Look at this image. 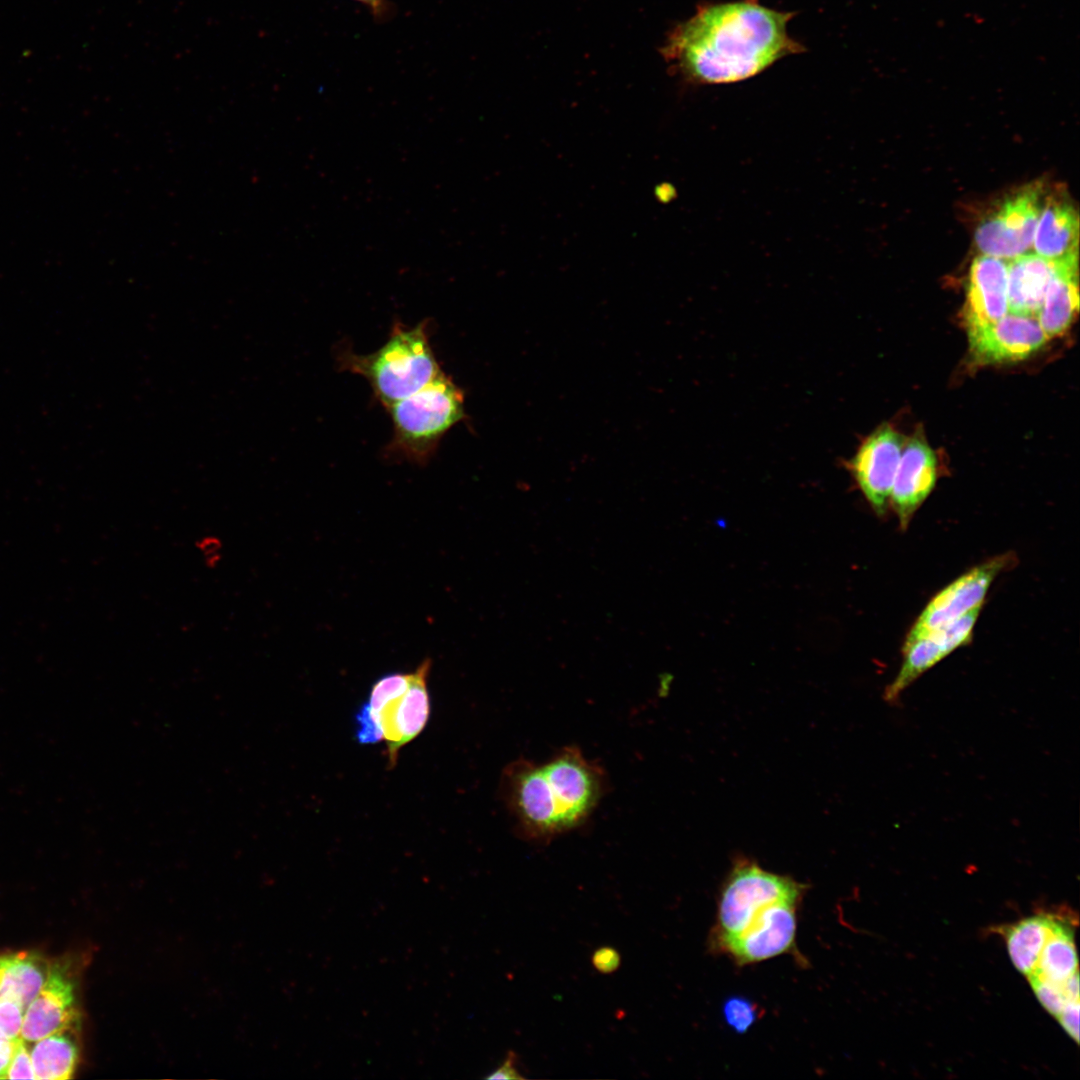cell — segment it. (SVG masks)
Listing matches in <instances>:
<instances>
[{
  "instance_id": "obj_18",
  "label": "cell",
  "mask_w": 1080,
  "mask_h": 1080,
  "mask_svg": "<svg viewBox=\"0 0 1080 1080\" xmlns=\"http://www.w3.org/2000/svg\"><path fill=\"white\" fill-rule=\"evenodd\" d=\"M1078 260L1058 262L1036 319L1049 338L1063 334L1079 308Z\"/></svg>"
},
{
  "instance_id": "obj_10",
  "label": "cell",
  "mask_w": 1080,
  "mask_h": 1080,
  "mask_svg": "<svg viewBox=\"0 0 1080 1080\" xmlns=\"http://www.w3.org/2000/svg\"><path fill=\"white\" fill-rule=\"evenodd\" d=\"M966 328L970 354L982 365L1024 360L1048 340L1035 317L1011 312L995 322Z\"/></svg>"
},
{
  "instance_id": "obj_31",
  "label": "cell",
  "mask_w": 1080,
  "mask_h": 1080,
  "mask_svg": "<svg viewBox=\"0 0 1080 1080\" xmlns=\"http://www.w3.org/2000/svg\"><path fill=\"white\" fill-rule=\"evenodd\" d=\"M368 7L374 20L378 23L387 22L395 13V7L389 0H355Z\"/></svg>"
},
{
  "instance_id": "obj_12",
  "label": "cell",
  "mask_w": 1080,
  "mask_h": 1080,
  "mask_svg": "<svg viewBox=\"0 0 1080 1080\" xmlns=\"http://www.w3.org/2000/svg\"><path fill=\"white\" fill-rule=\"evenodd\" d=\"M903 450V438L889 425L871 433L859 446L848 466L874 512L883 516Z\"/></svg>"
},
{
  "instance_id": "obj_8",
  "label": "cell",
  "mask_w": 1080,
  "mask_h": 1080,
  "mask_svg": "<svg viewBox=\"0 0 1080 1080\" xmlns=\"http://www.w3.org/2000/svg\"><path fill=\"white\" fill-rule=\"evenodd\" d=\"M1015 557L998 555L985 561L940 590L924 607L906 636L905 642L919 638L946 625L976 608H982L996 577L1012 565Z\"/></svg>"
},
{
  "instance_id": "obj_11",
  "label": "cell",
  "mask_w": 1080,
  "mask_h": 1080,
  "mask_svg": "<svg viewBox=\"0 0 1080 1080\" xmlns=\"http://www.w3.org/2000/svg\"><path fill=\"white\" fill-rule=\"evenodd\" d=\"M80 1014L70 966L50 963L46 980L24 1011L21 1039L36 1042L53 1033L78 1029Z\"/></svg>"
},
{
  "instance_id": "obj_25",
  "label": "cell",
  "mask_w": 1080,
  "mask_h": 1080,
  "mask_svg": "<svg viewBox=\"0 0 1080 1080\" xmlns=\"http://www.w3.org/2000/svg\"><path fill=\"white\" fill-rule=\"evenodd\" d=\"M25 1009L7 996H0V1037L16 1042L21 1039Z\"/></svg>"
},
{
  "instance_id": "obj_30",
  "label": "cell",
  "mask_w": 1080,
  "mask_h": 1080,
  "mask_svg": "<svg viewBox=\"0 0 1080 1080\" xmlns=\"http://www.w3.org/2000/svg\"><path fill=\"white\" fill-rule=\"evenodd\" d=\"M518 1057L517 1054L510 1050L507 1052L506 1058L501 1065L491 1072L487 1079H525L526 1077L521 1074L517 1067Z\"/></svg>"
},
{
  "instance_id": "obj_2",
  "label": "cell",
  "mask_w": 1080,
  "mask_h": 1080,
  "mask_svg": "<svg viewBox=\"0 0 1080 1080\" xmlns=\"http://www.w3.org/2000/svg\"><path fill=\"white\" fill-rule=\"evenodd\" d=\"M605 786L602 768L568 746L543 764L511 762L504 769L501 793L520 836L544 843L582 824Z\"/></svg>"
},
{
  "instance_id": "obj_1",
  "label": "cell",
  "mask_w": 1080,
  "mask_h": 1080,
  "mask_svg": "<svg viewBox=\"0 0 1080 1080\" xmlns=\"http://www.w3.org/2000/svg\"><path fill=\"white\" fill-rule=\"evenodd\" d=\"M792 17L793 13L767 8L758 0L703 4L673 30L662 54L688 82L742 81L804 51L787 33Z\"/></svg>"
},
{
  "instance_id": "obj_26",
  "label": "cell",
  "mask_w": 1080,
  "mask_h": 1080,
  "mask_svg": "<svg viewBox=\"0 0 1080 1080\" xmlns=\"http://www.w3.org/2000/svg\"><path fill=\"white\" fill-rule=\"evenodd\" d=\"M5 1079H35L30 1052L22 1039L15 1042Z\"/></svg>"
},
{
  "instance_id": "obj_3",
  "label": "cell",
  "mask_w": 1080,
  "mask_h": 1080,
  "mask_svg": "<svg viewBox=\"0 0 1080 1080\" xmlns=\"http://www.w3.org/2000/svg\"><path fill=\"white\" fill-rule=\"evenodd\" d=\"M338 362L343 370L363 376L385 409L442 372L429 341L427 320L413 327L397 322L378 350L365 355L343 351Z\"/></svg>"
},
{
  "instance_id": "obj_19",
  "label": "cell",
  "mask_w": 1080,
  "mask_h": 1080,
  "mask_svg": "<svg viewBox=\"0 0 1080 1080\" xmlns=\"http://www.w3.org/2000/svg\"><path fill=\"white\" fill-rule=\"evenodd\" d=\"M1065 917L1041 912L1000 929L1009 957L1020 973L1026 977L1034 973L1045 943Z\"/></svg>"
},
{
  "instance_id": "obj_14",
  "label": "cell",
  "mask_w": 1080,
  "mask_h": 1080,
  "mask_svg": "<svg viewBox=\"0 0 1080 1080\" xmlns=\"http://www.w3.org/2000/svg\"><path fill=\"white\" fill-rule=\"evenodd\" d=\"M938 477L935 452L920 437L912 438L902 450L890 493L892 505L902 530L933 491Z\"/></svg>"
},
{
  "instance_id": "obj_7",
  "label": "cell",
  "mask_w": 1080,
  "mask_h": 1080,
  "mask_svg": "<svg viewBox=\"0 0 1080 1080\" xmlns=\"http://www.w3.org/2000/svg\"><path fill=\"white\" fill-rule=\"evenodd\" d=\"M430 669L431 660L427 658L411 672L409 685L402 694L388 700L375 712L361 706L356 714L357 726L382 735L390 767L396 763L400 748L416 738L428 722Z\"/></svg>"
},
{
  "instance_id": "obj_21",
  "label": "cell",
  "mask_w": 1080,
  "mask_h": 1080,
  "mask_svg": "<svg viewBox=\"0 0 1080 1080\" xmlns=\"http://www.w3.org/2000/svg\"><path fill=\"white\" fill-rule=\"evenodd\" d=\"M77 1030L59 1031L33 1042L30 1056L35 1079L66 1080L72 1077L79 1060Z\"/></svg>"
},
{
  "instance_id": "obj_28",
  "label": "cell",
  "mask_w": 1080,
  "mask_h": 1080,
  "mask_svg": "<svg viewBox=\"0 0 1080 1080\" xmlns=\"http://www.w3.org/2000/svg\"><path fill=\"white\" fill-rule=\"evenodd\" d=\"M592 966L601 974H611L621 965V955L614 947H598L591 956Z\"/></svg>"
},
{
  "instance_id": "obj_23",
  "label": "cell",
  "mask_w": 1080,
  "mask_h": 1080,
  "mask_svg": "<svg viewBox=\"0 0 1080 1080\" xmlns=\"http://www.w3.org/2000/svg\"><path fill=\"white\" fill-rule=\"evenodd\" d=\"M722 1014L731 1029L737 1033H746L759 1019L760 1009L745 997L733 996L723 1003Z\"/></svg>"
},
{
  "instance_id": "obj_6",
  "label": "cell",
  "mask_w": 1080,
  "mask_h": 1080,
  "mask_svg": "<svg viewBox=\"0 0 1080 1080\" xmlns=\"http://www.w3.org/2000/svg\"><path fill=\"white\" fill-rule=\"evenodd\" d=\"M1041 183H1032L1008 196L977 227L975 242L982 255L1006 261L1028 253L1042 206Z\"/></svg>"
},
{
  "instance_id": "obj_13",
  "label": "cell",
  "mask_w": 1080,
  "mask_h": 1080,
  "mask_svg": "<svg viewBox=\"0 0 1080 1080\" xmlns=\"http://www.w3.org/2000/svg\"><path fill=\"white\" fill-rule=\"evenodd\" d=\"M981 608L943 625L919 638L904 642L903 661L893 681L885 688L887 702H896L901 694L920 676L956 649L967 645L972 637Z\"/></svg>"
},
{
  "instance_id": "obj_16",
  "label": "cell",
  "mask_w": 1080,
  "mask_h": 1080,
  "mask_svg": "<svg viewBox=\"0 0 1080 1080\" xmlns=\"http://www.w3.org/2000/svg\"><path fill=\"white\" fill-rule=\"evenodd\" d=\"M1008 261L988 255L970 267L964 320L966 327L995 322L1008 313Z\"/></svg>"
},
{
  "instance_id": "obj_5",
  "label": "cell",
  "mask_w": 1080,
  "mask_h": 1080,
  "mask_svg": "<svg viewBox=\"0 0 1080 1080\" xmlns=\"http://www.w3.org/2000/svg\"><path fill=\"white\" fill-rule=\"evenodd\" d=\"M807 885L769 872L756 862L737 859L724 881L717 903L711 943L717 950L740 935L769 905L787 899L802 900Z\"/></svg>"
},
{
  "instance_id": "obj_24",
  "label": "cell",
  "mask_w": 1080,
  "mask_h": 1080,
  "mask_svg": "<svg viewBox=\"0 0 1080 1080\" xmlns=\"http://www.w3.org/2000/svg\"><path fill=\"white\" fill-rule=\"evenodd\" d=\"M1040 1004L1053 1016L1057 1017L1068 1000L1063 984H1056L1037 975L1027 977Z\"/></svg>"
},
{
  "instance_id": "obj_20",
  "label": "cell",
  "mask_w": 1080,
  "mask_h": 1080,
  "mask_svg": "<svg viewBox=\"0 0 1080 1080\" xmlns=\"http://www.w3.org/2000/svg\"><path fill=\"white\" fill-rule=\"evenodd\" d=\"M50 963L34 952L0 955V996L18 1001L24 1009L43 986Z\"/></svg>"
},
{
  "instance_id": "obj_29",
  "label": "cell",
  "mask_w": 1080,
  "mask_h": 1080,
  "mask_svg": "<svg viewBox=\"0 0 1080 1080\" xmlns=\"http://www.w3.org/2000/svg\"><path fill=\"white\" fill-rule=\"evenodd\" d=\"M1079 1000L1068 1001L1056 1017L1065 1032L1076 1042L1079 1041Z\"/></svg>"
},
{
  "instance_id": "obj_9",
  "label": "cell",
  "mask_w": 1080,
  "mask_h": 1080,
  "mask_svg": "<svg viewBox=\"0 0 1080 1080\" xmlns=\"http://www.w3.org/2000/svg\"><path fill=\"white\" fill-rule=\"evenodd\" d=\"M801 900L787 899L763 909L737 937L717 951L738 965L762 962L786 953H797V911Z\"/></svg>"
},
{
  "instance_id": "obj_27",
  "label": "cell",
  "mask_w": 1080,
  "mask_h": 1080,
  "mask_svg": "<svg viewBox=\"0 0 1080 1080\" xmlns=\"http://www.w3.org/2000/svg\"><path fill=\"white\" fill-rule=\"evenodd\" d=\"M195 547L202 556L205 566L209 569L218 567L223 559V542L216 535H204L195 542Z\"/></svg>"
},
{
  "instance_id": "obj_22",
  "label": "cell",
  "mask_w": 1080,
  "mask_h": 1080,
  "mask_svg": "<svg viewBox=\"0 0 1080 1080\" xmlns=\"http://www.w3.org/2000/svg\"><path fill=\"white\" fill-rule=\"evenodd\" d=\"M1071 923L1072 919L1065 917L1055 926L1041 951L1036 969L1031 975H1037L1056 984H1063L1078 971Z\"/></svg>"
},
{
  "instance_id": "obj_32",
  "label": "cell",
  "mask_w": 1080,
  "mask_h": 1080,
  "mask_svg": "<svg viewBox=\"0 0 1080 1080\" xmlns=\"http://www.w3.org/2000/svg\"><path fill=\"white\" fill-rule=\"evenodd\" d=\"M15 1042L0 1037V1079H5Z\"/></svg>"
},
{
  "instance_id": "obj_33",
  "label": "cell",
  "mask_w": 1080,
  "mask_h": 1080,
  "mask_svg": "<svg viewBox=\"0 0 1080 1080\" xmlns=\"http://www.w3.org/2000/svg\"><path fill=\"white\" fill-rule=\"evenodd\" d=\"M1063 990L1068 1000H1079V976L1078 971L1071 975L1064 983Z\"/></svg>"
},
{
  "instance_id": "obj_4",
  "label": "cell",
  "mask_w": 1080,
  "mask_h": 1080,
  "mask_svg": "<svg viewBox=\"0 0 1080 1080\" xmlns=\"http://www.w3.org/2000/svg\"><path fill=\"white\" fill-rule=\"evenodd\" d=\"M464 403L463 391L442 371L386 409L393 424L389 451L416 464L427 463L443 436L466 418Z\"/></svg>"
},
{
  "instance_id": "obj_17",
  "label": "cell",
  "mask_w": 1080,
  "mask_h": 1080,
  "mask_svg": "<svg viewBox=\"0 0 1080 1080\" xmlns=\"http://www.w3.org/2000/svg\"><path fill=\"white\" fill-rule=\"evenodd\" d=\"M1057 263L1030 252L1009 260L1008 312L1036 318Z\"/></svg>"
},
{
  "instance_id": "obj_15",
  "label": "cell",
  "mask_w": 1080,
  "mask_h": 1080,
  "mask_svg": "<svg viewBox=\"0 0 1080 1080\" xmlns=\"http://www.w3.org/2000/svg\"><path fill=\"white\" fill-rule=\"evenodd\" d=\"M1032 245L1037 255L1051 261L1078 260L1079 216L1064 191L1043 197Z\"/></svg>"
}]
</instances>
